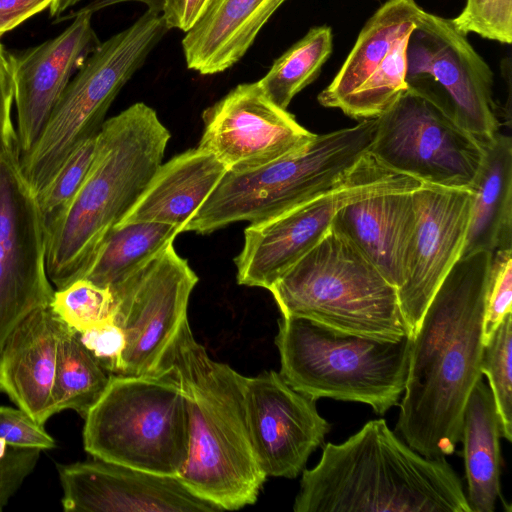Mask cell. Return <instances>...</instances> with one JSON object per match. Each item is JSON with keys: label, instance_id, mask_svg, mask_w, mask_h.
I'll return each mask as SVG.
<instances>
[{"label": "cell", "instance_id": "cell-1", "mask_svg": "<svg viewBox=\"0 0 512 512\" xmlns=\"http://www.w3.org/2000/svg\"><path fill=\"white\" fill-rule=\"evenodd\" d=\"M491 256L479 250L458 259L412 338L396 431L428 458L454 453L467 399L482 379V324Z\"/></svg>", "mask_w": 512, "mask_h": 512}, {"label": "cell", "instance_id": "cell-2", "mask_svg": "<svg viewBox=\"0 0 512 512\" xmlns=\"http://www.w3.org/2000/svg\"><path fill=\"white\" fill-rule=\"evenodd\" d=\"M295 512H470L446 457L428 458L373 419L342 443L323 446L304 469Z\"/></svg>", "mask_w": 512, "mask_h": 512}, {"label": "cell", "instance_id": "cell-3", "mask_svg": "<svg viewBox=\"0 0 512 512\" xmlns=\"http://www.w3.org/2000/svg\"><path fill=\"white\" fill-rule=\"evenodd\" d=\"M168 369L183 388L190 420L189 455L178 478L221 511L254 504L267 476L247 426L246 376L212 359L188 319L167 348L161 371Z\"/></svg>", "mask_w": 512, "mask_h": 512}, {"label": "cell", "instance_id": "cell-4", "mask_svg": "<svg viewBox=\"0 0 512 512\" xmlns=\"http://www.w3.org/2000/svg\"><path fill=\"white\" fill-rule=\"evenodd\" d=\"M170 137L156 111L143 102L104 121L81 187L44 231L47 275L56 289L81 278L162 164Z\"/></svg>", "mask_w": 512, "mask_h": 512}, {"label": "cell", "instance_id": "cell-5", "mask_svg": "<svg viewBox=\"0 0 512 512\" xmlns=\"http://www.w3.org/2000/svg\"><path fill=\"white\" fill-rule=\"evenodd\" d=\"M269 291L282 316L376 340L408 335L396 287L332 225Z\"/></svg>", "mask_w": 512, "mask_h": 512}, {"label": "cell", "instance_id": "cell-6", "mask_svg": "<svg viewBox=\"0 0 512 512\" xmlns=\"http://www.w3.org/2000/svg\"><path fill=\"white\" fill-rule=\"evenodd\" d=\"M376 119L316 134L301 151L247 171H226L181 232L209 234L263 221L342 185L370 150Z\"/></svg>", "mask_w": 512, "mask_h": 512}, {"label": "cell", "instance_id": "cell-7", "mask_svg": "<svg viewBox=\"0 0 512 512\" xmlns=\"http://www.w3.org/2000/svg\"><path fill=\"white\" fill-rule=\"evenodd\" d=\"M275 344L280 375L316 400L369 405L384 414L403 395L412 347L408 335L376 340L333 331L310 320L281 316Z\"/></svg>", "mask_w": 512, "mask_h": 512}, {"label": "cell", "instance_id": "cell-8", "mask_svg": "<svg viewBox=\"0 0 512 512\" xmlns=\"http://www.w3.org/2000/svg\"><path fill=\"white\" fill-rule=\"evenodd\" d=\"M84 419V448L95 459L172 477H178L186 464L188 404L169 369L111 375Z\"/></svg>", "mask_w": 512, "mask_h": 512}, {"label": "cell", "instance_id": "cell-9", "mask_svg": "<svg viewBox=\"0 0 512 512\" xmlns=\"http://www.w3.org/2000/svg\"><path fill=\"white\" fill-rule=\"evenodd\" d=\"M168 31L161 14L147 10L87 57L36 142L19 158L21 173L35 196L80 145L99 133L120 90Z\"/></svg>", "mask_w": 512, "mask_h": 512}, {"label": "cell", "instance_id": "cell-10", "mask_svg": "<svg viewBox=\"0 0 512 512\" xmlns=\"http://www.w3.org/2000/svg\"><path fill=\"white\" fill-rule=\"evenodd\" d=\"M406 83L481 146L499 133L493 72L452 22L422 10L406 46Z\"/></svg>", "mask_w": 512, "mask_h": 512}, {"label": "cell", "instance_id": "cell-11", "mask_svg": "<svg viewBox=\"0 0 512 512\" xmlns=\"http://www.w3.org/2000/svg\"><path fill=\"white\" fill-rule=\"evenodd\" d=\"M421 185L367 152L339 187L245 229L243 248L234 259L238 284L269 290L323 238L343 206L374 194L413 192Z\"/></svg>", "mask_w": 512, "mask_h": 512}, {"label": "cell", "instance_id": "cell-12", "mask_svg": "<svg viewBox=\"0 0 512 512\" xmlns=\"http://www.w3.org/2000/svg\"><path fill=\"white\" fill-rule=\"evenodd\" d=\"M375 119L369 151L383 165L422 184L469 187L484 149L430 100L407 88Z\"/></svg>", "mask_w": 512, "mask_h": 512}, {"label": "cell", "instance_id": "cell-13", "mask_svg": "<svg viewBox=\"0 0 512 512\" xmlns=\"http://www.w3.org/2000/svg\"><path fill=\"white\" fill-rule=\"evenodd\" d=\"M198 277L173 243L141 270L111 290L114 321L126 336L120 372H161L168 346L188 319L187 310Z\"/></svg>", "mask_w": 512, "mask_h": 512}, {"label": "cell", "instance_id": "cell-14", "mask_svg": "<svg viewBox=\"0 0 512 512\" xmlns=\"http://www.w3.org/2000/svg\"><path fill=\"white\" fill-rule=\"evenodd\" d=\"M19 157L0 155V349L14 327L48 306L45 235L34 192Z\"/></svg>", "mask_w": 512, "mask_h": 512}, {"label": "cell", "instance_id": "cell-15", "mask_svg": "<svg viewBox=\"0 0 512 512\" xmlns=\"http://www.w3.org/2000/svg\"><path fill=\"white\" fill-rule=\"evenodd\" d=\"M416 222L406 251L400 311L413 338L442 281L462 256L468 233L472 191L422 184L413 192Z\"/></svg>", "mask_w": 512, "mask_h": 512}, {"label": "cell", "instance_id": "cell-16", "mask_svg": "<svg viewBox=\"0 0 512 512\" xmlns=\"http://www.w3.org/2000/svg\"><path fill=\"white\" fill-rule=\"evenodd\" d=\"M198 147L227 171L258 168L304 149L316 136L271 102L257 82L242 83L203 111Z\"/></svg>", "mask_w": 512, "mask_h": 512}, {"label": "cell", "instance_id": "cell-17", "mask_svg": "<svg viewBox=\"0 0 512 512\" xmlns=\"http://www.w3.org/2000/svg\"><path fill=\"white\" fill-rule=\"evenodd\" d=\"M316 399L293 389L279 372L245 377L246 420L257 461L264 474L293 479L321 445L331 425Z\"/></svg>", "mask_w": 512, "mask_h": 512}, {"label": "cell", "instance_id": "cell-18", "mask_svg": "<svg viewBox=\"0 0 512 512\" xmlns=\"http://www.w3.org/2000/svg\"><path fill=\"white\" fill-rule=\"evenodd\" d=\"M91 17L77 15L56 37L15 55L8 54L20 157L36 142L71 78L101 44Z\"/></svg>", "mask_w": 512, "mask_h": 512}, {"label": "cell", "instance_id": "cell-19", "mask_svg": "<svg viewBox=\"0 0 512 512\" xmlns=\"http://www.w3.org/2000/svg\"><path fill=\"white\" fill-rule=\"evenodd\" d=\"M65 511L215 512L178 477L95 459L58 466Z\"/></svg>", "mask_w": 512, "mask_h": 512}, {"label": "cell", "instance_id": "cell-20", "mask_svg": "<svg viewBox=\"0 0 512 512\" xmlns=\"http://www.w3.org/2000/svg\"><path fill=\"white\" fill-rule=\"evenodd\" d=\"M61 324L49 305L38 308L14 327L0 349V392L42 425L55 414Z\"/></svg>", "mask_w": 512, "mask_h": 512}, {"label": "cell", "instance_id": "cell-21", "mask_svg": "<svg viewBox=\"0 0 512 512\" xmlns=\"http://www.w3.org/2000/svg\"><path fill=\"white\" fill-rule=\"evenodd\" d=\"M414 192V191H413ZM413 192L370 195L343 206L332 227L350 240L396 289L416 222Z\"/></svg>", "mask_w": 512, "mask_h": 512}, {"label": "cell", "instance_id": "cell-22", "mask_svg": "<svg viewBox=\"0 0 512 512\" xmlns=\"http://www.w3.org/2000/svg\"><path fill=\"white\" fill-rule=\"evenodd\" d=\"M226 166L212 153L186 150L154 173L147 187L120 224L159 222L182 230L226 173Z\"/></svg>", "mask_w": 512, "mask_h": 512}, {"label": "cell", "instance_id": "cell-23", "mask_svg": "<svg viewBox=\"0 0 512 512\" xmlns=\"http://www.w3.org/2000/svg\"><path fill=\"white\" fill-rule=\"evenodd\" d=\"M286 1L217 0L182 40L187 67L201 75L231 68Z\"/></svg>", "mask_w": 512, "mask_h": 512}, {"label": "cell", "instance_id": "cell-24", "mask_svg": "<svg viewBox=\"0 0 512 512\" xmlns=\"http://www.w3.org/2000/svg\"><path fill=\"white\" fill-rule=\"evenodd\" d=\"M484 149L469 185L471 216L462 255L512 247V139L500 132Z\"/></svg>", "mask_w": 512, "mask_h": 512}, {"label": "cell", "instance_id": "cell-25", "mask_svg": "<svg viewBox=\"0 0 512 512\" xmlns=\"http://www.w3.org/2000/svg\"><path fill=\"white\" fill-rule=\"evenodd\" d=\"M500 438L501 426L493 396L480 379L465 405L460 440L470 512H494L498 499H502Z\"/></svg>", "mask_w": 512, "mask_h": 512}, {"label": "cell", "instance_id": "cell-26", "mask_svg": "<svg viewBox=\"0 0 512 512\" xmlns=\"http://www.w3.org/2000/svg\"><path fill=\"white\" fill-rule=\"evenodd\" d=\"M422 10L416 0H386L363 26L338 73L319 93L318 102L338 109L392 47L412 31Z\"/></svg>", "mask_w": 512, "mask_h": 512}, {"label": "cell", "instance_id": "cell-27", "mask_svg": "<svg viewBox=\"0 0 512 512\" xmlns=\"http://www.w3.org/2000/svg\"><path fill=\"white\" fill-rule=\"evenodd\" d=\"M179 233L177 226L159 222L116 225L81 278L113 290L158 256Z\"/></svg>", "mask_w": 512, "mask_h": 512}, {"label": "cell", "instance_id": "cell-28", "mask_svg": "<svg viewBox=\"0 0 512 512\" xmlns=\"http://www.w3.org/2000/svg\"><path fill=\"white\" fill-rule=\"evenodd\" d=\"M110 377L82 344L77 332L62 322L53 384L55 413L69 409L84 418L106 389Z\"/></svg>", "mask_w": 512, "mask_h": 512}, {"label": "cell", "instance_id": "cell-29", "mask_svg": "<svg viewBox=\"0 0 512 512\" xmlns=\"http://www.w3.org/2000/svg\"><path fill=\"white\" fill-rule=\"evenodd\" d=\"M332 50L331 27H312L273 62L257 83L271 102L287 110L292 99L319 76Z\"/></svg>", "mask_w": 512, "mask_h": 512}, {"label": "cell", "instance_id": "cell-30", "mask_svg": "<svg viewBox=\"0 0 512 512\" xmlns=\"http://www.w3.org/2000/svg\"><path fill=\"white\" fill-rule=\"evenodd\" d=\"M409 34L392 47L366 80L340 105L339 110L359 121L376 118L407 90L406 46Z\"/></svg>", "mask_w": 512, "mask_h": 512}, {"label": "cell", "instance_id": "cell-31", "mask_svg": "<svg viewBox=\"0 0 512 512\" xmlns=\"http://www.w3.org/2000/svg\"><path fill=\"white\" fill-rule=\"evenodd\" d=\"M499 415L502 438L512 441V313L500 323L483 348L480 365Z\"/></svg>", "mask_w": 512, "mask_h": 512}, {"label": "cell", "instance_id": "cell-32", "mask_svg": "<svg viewBox=\"0 0 512 512\" xmlns=\"http://www.w3.org/2000/svg\"><path fill=\"white\" fill-rule=\"evenodd\" d=\"M49 306L66 326L81 333L113 318L115 299L109 288L79 278L54 290Z\"/></svg>", "mask_w": 512, "mask_h": 512}, {"label": "cell", "instance_id": "cell-33", "mask_svg": "<svg viewBox=\"0 0 512 512\" xmlns=\"http://www.w3.org/2000/svg\"><path fill=\"white\" fill-rule=\"evenodd\" d=\"M97 135L80 145L35 196L44 231L63 214L81 187L95 155Z\"/></svg>", "mask_w": 512, "mask_h": 512}, {"label": "cell", "instance_id": "cell-34", "mask_svg": "<svg viewBox=\"0 0 512 512\" xmlns=\"http://www.w3.org/2000/svg\"><path fill=\"white\" fill-rule=\"evenodd\" d=\"M462 33H475L503 44L512 42V0H467L452 19Z\"/></svg>", "mask_w": 512, "mask_h": 512}, {"label": "cell", "instance_id": "cell-35", "mask_svg": "<svg viewBox=\"0 0 512 512\" xmlns=\"http://www.w3.org/2000/svg\"><path fill=\"white\" fill-rule=\"evenodd\" d=\"M512 313V247L492 252L482 324L485 345L500 323Z\"/></svg>", "mask_w": 512, "mask_h": 512}, {"label": "cell", "instance_id": "cell-36", "mask_svg": "<svg viewBox=\"0 0 512 512\" xmlns=\"http://www.w3.org/2000/svg\"><path fill=\"white\" fill-rule=\"evenodd\" d=\"M77 334L102 368L111 375L119 374L126 348V336L114 318Z\"/></svg>", "mask_w": 512, "mask_h": 512}, {"label": "cell", "instance_id": "cell-37", "mask_svg": "<svg viewBox=\"0 0 512 512\" xmlns=\"http://www.w3.org/2000/svg\"><path fill=\"white\" fill-rule=\"evenodd\" d=\"M0 439L9 445L21 448L49 450L55 447V440L43 425L28 413L18 408L0 405Z\"/></svg>", "mask_w": 512, "mask_h": 512}, {"label": "cell", "instance_id": "cell-38", "mask_svg": "<svg viewBox=\"0 0 512 512\" xmlns=\"http://www.w3.org/2000/svg\"><path fill=\"white\" fill-rule=\"evenodd\" d=\"M39 449L10 446L0 458V511L34 469Z\"/></svg>", "mask_w": 512, "mask_h": 512}, {"label": "cell", "instance_id": "cell-39", "mask_svg": "<svg viewBox=\"0 0 512 512\" xmlns=\"http://www.w3.org/2000/svg\"><path fill=\"white\" fill-rule=\"evenodd\" d=\"M13 102L9 57L0 43V155L20 158L16 127L12 120Z\"/></svg>", "mask_w": 512, "mask_h": 512}, {"label": "cell", "instance_id": "cell-40", "mask_svg": "<svg viewBox=\"0 0 512 512\" xmlns=\"http://www.w3.org/2000/svg\"><path fill=\"white\" fill-rule=\"evenodd\" d=\"M217 0H166L161 16L167 28L188 32Z\"/></svg>", "mask_w": 512, "mask_h": 512}, {"label": "cell", "instance_id": "cell-41", "mask_svg": "<svg viewBox=\"0 0 512 512\" xmlns=\"http://www.w3.org/2000/svg\"><path fill=\"white\" fill-rule=\"evenodd\" d=\"M53 0H0V37L49 8Z\"/></svg>", "mask_w": 512, "mask_h": 512}, {"label": "cell", "instance_id": "cell-42", "mask_svg": "<svg viewBox=\"0 0 512 512\" xmlns=\"http://www.w3.org/2000/svg\"><path fill=\"white\" fill-rule=\"evenodd\" d=\"M141 2L148 7V11L161 14L165 5L166 0H91L88 4L78 9L75 12H72L61 20L70 19L80 14H93L101 9L107 8L109 6L119 4L122 2Z\"/></svg>", "mask_w": 512, "mask_h": 512}, {"label": "cell", "instance_id": "cell-43", "mask_svg": "<svg viewBox=\"0 0 512 512\" xmlns=\"http://www.w3.org/2000/svg\"><path fill=\"white\" fill-rule=\"evenodd\" d=\"M80 0H53L49 6L51 17H60V15L68 8L77 4Z\"/></svg>", "mask_w": 512, "mask_h": 512}, {"label": "cell", "instance_id": "cell-44", "mask_svg": "<svg viewBox=\"0 0 512 512\" xmlns=\"http://www.w3.org/2000/svg\"><path fill=\"white\" fill-rule=\"evenodd\" d=\"M10 446L6 441L0 439V458L7 453Z\"/></svg>", "mask_w": 512, "mask_h": 512}]
</instances>
